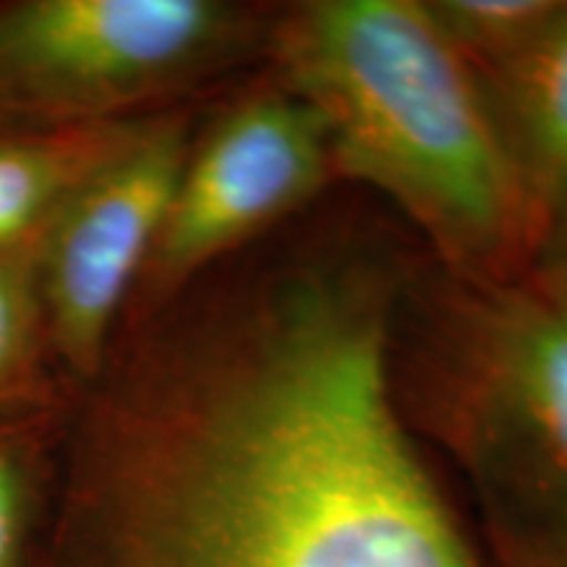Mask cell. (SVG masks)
<instances>
[{"mask_svg":"<svg viewBox=\"0 0 567 567\" xmlns=\"http://www.w3.org/2000/svg\"><path fill=\"white\" fill-rule=\"evenodd\" d=\"M405 292L323 237L147 310L90 384L61 567H471L396 394Z\"/></svg>","mask_w":567,"mask_h":567,"instance_id":"cell-1","label":"cell"},{"mask_svg":"<svg viewBox=\"0 0 567 567\" xmlns=\"http://www.w3.org/2000/svg\"><path fill=\"white\" fill-rule=\"evenodd\" d=\"M279 84L323 122L337 176L402 213L471 281H515L534 210L478 74L423 0H308L274 13Z\"/></svg>","mask_w":567,"mask_h":567,"instance_id":"cell-2","label":"cell"},{"mask_svg":"<svg viewBox=\"0 0 567 567\" xmlns=\"http://www.w3.org/2000/svg\"><path fill=\"white\" fill-rule=\"evenodd\" d=\"M396 394L523 509L549 567H567V331L520 279L444 274L394 337Z\"/></svg>","mask_w":567,"mask_h":567,"instance_id":"cell-3","label":"cell"},{"mask_svg":"<svg viewBox=\"0 0 567 567\" xmlns=\"http://www.w3.org/2000/svg\"><path fill=\"white\" fill-rule=\"evenodd\" d=\"M271 24L229 0L0 6V132L126 122L266 48Z\"/></svg>","mask_w":567,"mask_h":567,"instance_id":"cell-4","label":"cell"},{"mask_svg":"<svg viewBox=\"0 0 567 567\" xmlns=\"http://www.w3.org/2000/svg\"><path fill=\"white\" fill-rule=\"evenodd\" d=\"M334 176L323 122L287 87L276 84L229 105L189 145L137 284L142 313L300 213Z\"/></svg>","mask_w":567,"mask_h":567,"instance_id":"cell-5","label":"cell"},{"mask_svg":"<svg viewBox=\"0 0 567 567\" xmlns=\"http://www.w3.org/2000/svg\"><path fill=\"white\" fill-rule=\"evenodd\" d=\"M189 145L187 118H142L42 234L48 344L82 384L90 386L109 363L118 316L151 258Z\"/></svg>","mask_w":567,"mask_h":567,"instance_id":"cell-6","label":"cell"},{"mask_svg":"<svg viewBox=\"0 0 567 567\" xmlns=\"http://www.w3.org/2000/svg\"><path fill=\"white\" fill-rule=\"evenodd\" d=\"M478 80L538 221L542 210L567 189V0L520 59Z\"/></svg>","mask_w":567,"mask_h":567,"instance_id":"cell-7","label":"cell"},{"mask_svg":"<svg viewBox=\"0 0 567 567\" xmlns=\"http://www.w3.org/2000/svg\"><path fill=\"white\" fill-rule=\"evenodd\" d=\"M140 122L0 134V252L40 239L71 193Z\"/></svg>","mask_w":567,"mask_h":567,"instance_id":"cell-8","label":"cell"},{"mask_svg":"<svg viewBox=\"0 0 567 567\" xmlns=\"http://www.w3.org/2000/svg\"><path fill=\"white\" fill-rule=\"evenodd\" d=\"M40 247L42 237L0 252V421L42 410L51 396Z\"/></svg>","mask_w":567,"mask_h":567,"instance_id":"cell-9","label":"cell"},{"mask_svg":"<svg viewBox=\"0 0 567 567\" xmlns=\"http://www.w3.org/2000/svg\"><path fill=\"white\" fill-rule=\"evenodd\" d=\"M478 76L509 66L547 32L563 0H423Z\"/></svg>","mask_w":567,"mask_h":567,"instance_id":"cell-10","label":"cell"},{"mask_svg":"<svg viewBox=\"0 0 567 567\" xmlns=\"http://www.w3.org/2000/svg\"><path fill=\"white\" fill-rule=\"evenodd\" d=\"M520 281L567 331V189L538 216Z\"/></svg>","mask_w":567,"mask_h":567,"instance_id":"cell-11","label":"cell"},{"mask_svg":"<svg viewBox=\"0 0 567 567\" xmlns=\"http://www.w3.org/2000/svg\"><path fill=\"white\" fill-rule=\"evenodd\" d=\"M32 494V446L13 421H0V567L21 551Z\"/></svg>","mask_w":567,"mask_h":567,"instance_id":"cell-12","label":"cell"}]
</instances>
